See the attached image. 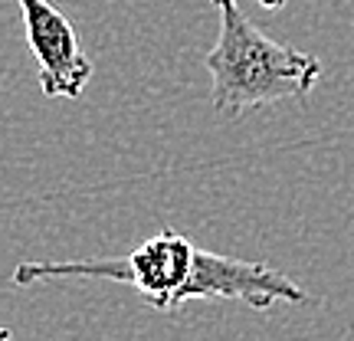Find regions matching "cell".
I'll return each mask as SVG.
<instances>
[{
    "label": "cell",
    "mask_w": 354,
    "mask_h": 341,
    "mask_svg": "<svg viewBox=\"0 0 354 341\" xmlns=\"http://www.w3.org/2000/svg\"><path fill=\"white\" fill-rule=\"evenodd\" d=\"M263 10H279V7H286V0H256Z\"/></svg>",
    "instance_id": "cell-4"
},
{
    "label": "cell",
    "mask_w": 354,
    "mask_h": 341,
    "mask_svg": "<svg viewBox=\"0 0 354 341\" xmlns=\"http://www.w3.org/2000/svg\"><path fill=\"white\" fill-rule=\"evenodd\" d=\"M24 13L26 46L39 66L46 99H79L92 79V59L82 53L73 20L50 0H17Z\"/></svg>",
    "instance_id": "cell-3"
},
{
    "label": "cell",
    "mask_w": 354,
    "mask_h": 341,
    "mask_svg": "<svg viewBox=\"0 0 354 341\" xmlns=\"http://www.w3.org/2000/svg\"><path fill=\"white\" fill-rule=\"evenodd\" d=\"M0 341H13V335H10V329H3V325H0Z\"/></svg>",
    "instance_id": "cell-5"
},
{
    "label": "cell",
    "mask_w": 354,
    "mask_h": 341,
    "mask_svg": "<svg viewBox=\"0 0 354 341\" xmlns=\"http://www.w3.org/2000/svg\"><path fill=\"white\" fill-rule=\"evenodd\" d=\"M220 37L207 53L210 102L223 118L272 105L282 99H305L322 79V63L308 53L269 39L243 13L240 0H214Z\"/></svg>",
    "instance_id": "cell-2"
},
{
    "label": "cell",
    "mask_w": 354,
    "mask_h": 341,
    "mask_svg": "<svg viewBox=\"0 0 354 341\" xmlns=\"http://www.w3.org/2000/svg\"><path fill=\"white\" fill-rule=\"evenodd\" d=\"M50 279H109L128 282L158 312H177L190 299H233L266 312L276 302H305V289L266 263L233 259L194 246L177 230H161L128 256L69 259V263H20L13 286H37Z\"/></svg>",
    "instance_id": "cell-1"
}]
</instances>
